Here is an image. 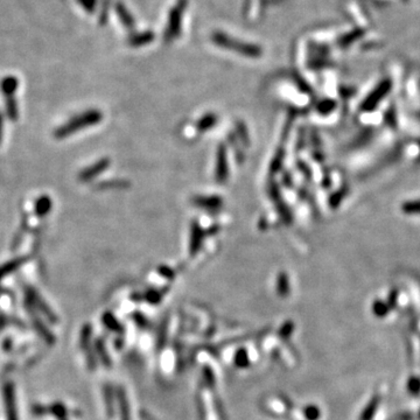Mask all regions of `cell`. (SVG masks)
I'll return each mask as SVG.
<instances>
[{
  "instance_id": "1",
  "label": "cell",
  "mask_w": 420,
  "mask_h": 420,
  "mask_svg": "<svg viewBox=\"0 0 420 420\" xmlns=\"http://www.w3.org/2000/svg\"><path fill=\"white\" fill-rule=\"evenodd\" d=\"M102 119V115L97 110H89V111L78 115L74 118H71L68 123L63 124L59 129L55 130L54 136L58 139L69 137L71 134L78 132V131L84 129V127L95 125Z\"/></svg>"
},
{
  "instance_id": "2",
  "label": "cell",
  "mask_w": 420,
  "mask_h": 420,
  "mask_svg": "<svg viewBox=\"0 0 420 420\" xmlns=\"http://www.w3.org/2000/svg\"><path fill=\"white\" fill-rule=\"evenodd\" d=\"M390 88H391V83L389 81L380 82V83L378 84V87L375 89V91L371 92V95L365 99L364 104H363V109L371 110L373 108H376L380 99H383L384 97H385L386 94L390 90Z\"/></svg>"
},
{
  "instance_id": "3",
  "label": "cell",
  "mask_w": 420,
  "mask_h": 420,
  "mask_svg": "<svg viewBox=\"0 0 420 420\" xmlns=\"http://www.w3.org/2000/svg\"><path fill=\"white\" fill-rule=\"evenodd\" d=\"M106 166H108V161H106V160H101V161L95 163L94 166L89 167V168L83 170V172L80 174V180L85 181V182H87V181H90L92 177L96 176L101 172H103Z\"/></svg>"
},
{
  "instance_id": "4",
  "label": "cell",
  "mask_w": 420,
  "mask_h": 420,
  "mask_svg": "<svg viewBox=\"0 0 420 420\" xmlns=\"http://www.w3.org/2000/svg\"><path fill=\"white\" fill-rule=\"evenodd\" d=\"M25 261H26V258H16L13 259V261H10L5 263V264H3L0 266V280L7 275H11V273L16 271L17 269H19L20 266L24 264Z\"/></svg>"
},
{
  "instance_id": "5",
  "label": "cell",
  "mask_w": 420,
  "mask_h": 420,
  "mask_svg": "<svg viewBox=\"0 0 420 420\" xmlns=\"http://www.w3.org/2000/svg\"><path fill=\"white\" fill-rule=\"evenodd\" d=\"M52 209V200L47 195H42L35 202V213L38 216H46Z\"/></svg>"
},
{
  "instance_id": "6",
  "label": "cell",
  "mask_w": 420,
  "mask_h": 420,
  "mask_svg": "<svg viewBox=\"0 0 420 420\" xmlns=\"http://www.w3.org/2000/svg\"><path fill=\"white\" fill-rule=\"evenodd\" d=\"M19 82L14 76H7L4 78L0 83V88L5 96H13L14 92L17 91Z\"/></svg>"
},
{
  "instance_id": "7",
  "label": "cell",
  "mask_w": 420,
  "mask_h": 420,
  "mask_svg": "<svg viewBox=\"0 0 420 420\" xmlns=\"http://www.w3.org/2000/svg\"><path fill=\"white\" fill-rule=\"evenodd\" d=\"M378 405H379L378 396L372 397L371 400L369 401V404L366 405V406L364 407V410H363L361 417H359V420H371L373 418V415L376 414Z\"/></svg>"
},
{
  "instance_id": "8",
  "label": "cell",
  "mask_w": 420,
  "mask_h": 420,
  "mask_svg": "<svg viewBox=\"0 0 420 420\" xmlns=\"http://www.w3.org/2000/svg\"><path fill=\"white\" fill-rule=\"evenodd\" d=\"M234 363L240 369H245L250 366V358H249L248 350L244 349V348L238 349L234 356Z\"/></svg>"
},
{
  "instance_id": "9",
  "label": "cell",
  "mask_w": 420,
  "mask_h": 420,
  "mask_svg": "<svg viewBox=\"0 0 420 420\" xmlns=\"http://www.w3.org/2000/svg\"><path fill=\"white\" fill-rule=\"evenodd\" d=\"M118 401H119L120 417H122V420H130L129 403H127L125 392H124L123 389L118 390Z\"/></svg>"
},
{
  "instance_id": "10",
  "label": "cell",
  "mask_w": 420,
  "mask_h": 420,
  "mask_svg": "<svg viewBox=\"0 0 420 420\" xmlns=\"http://www.w3.org/2000/svg\"><path fill=\"white\" fill-rule=\"evenodd\" d=\"M6 97V111L7 115L12 120H17L19 112H18V104L13 96H5Z\"/></svg>"
},
{
  "instance_id": "11",
  "label": "cell",
  "mask_w": 420,
  "mask_h": 420,
  "mask_svg": "<svg viewBox=\"0 0 420 420\" xmlns=\"http://www.w3.org/2000/svg\"><path fill=\"white\" fill-rule=\"evenodd\" d=\"M302 413H304L306 420H319L320 417H321V410L314 404L307 405L304 408V411H302Z\"/></svg>"
},
{
  "instance_id": "12",
  "label": "cell",
  "mask_w": 420,
  "mask_h": 420,
  "mask_svg": "<svg viewBox=\"0 0 420 420\" xmlns=\"http://www.w3.org/2000/svg\"><path fill=\"white\" fill-rule=\"evenodd\" d=\"M203 378H204L205 384H207L209 387L215 386V382H216L215 373L213 372L212 368H210V366H208V365H205L203 368Z\"/></svg>"
},
{
  "instance_id": "13",
  "label": "cell",
  "mask_w": 420,
  "mask_h": 420,
  "mask_svg": "<svg viewBox=\"0 0 420 420\" xmlns=\"http://www.w3.org/2000/svg\"><path fill=\"white\" fill-rule=\"evenodd\" d=\"M293 323L287 322L286 325H284L279 330V337H281L283 340L288 339V337L292 335V333H293Z\"/></svg>"
},
{
  "instance_id": "14",
  "label": "cell",
  "mask_w": 420,
  "mask_h": 420,
  "mask_svg": "<svg viewBox=\"0 0 420 420\" xmlns=\"http://www.w3.org/2000/svg\"><path fill=\"white\" fill-rule=\"evenodd\" d=\"M407 387L411 393L418 394L420 392V379L417 378V377H412V378L408 379Z\"/></svg>"
},
{
  "instance_id": "15",
  "label": "cell",
  "mask_w": 420,
  "mask_h": 420,
  "mask_svg": "<svg viewBox=\"0 0 420 420\" xmlns=\"http://www.w3.org/2000/svg\"><path fill=\"white\" fill-rule=\"evenodd\" d=\"M117 12H118L120 18H122V19H123L124 24H125V25H130L131 23H132V20L129 19V13L126 12V10L124 9L123 6H120V5L117 6Z\"/></svg>"
},
{
  "instance_id": "16",
  "label": "cell",
  "mask_w": 420,
  "mask_h": 420,
  "mask_svg": "<svg viewBox=\"0 0 420 420\" xmlns=\"http://www.w3.org/2000/svg\"><path fill=\"white\" fill-rule=\"evenodd\" d=\"M82 6L84 7L88 12H94L96 6V0H78Z\"/></svg>"
},
{
  "instance_id": "17",
  "label": "cell",
  "mask_w": 420,
  "mask_h": 420,
  "mask_svg": "<svg viewBox=\"0 0 420 420\" xmlns=\"http://www.w3.org/2000/svg\"><path fill=\"white\" fill-rule=\"evenodd\" d=\"M405 212H408V213H413V212H420V202H410L407 205H405L404 207Z\"/></svg>"
},
{
  "instance_id": "18",
  "label": "cell",
  "mask_w": 420,
  "mask_h": 420,
  "mask_svg": "<svg viewBox=\"0 0 420 420\" xmlns=\"http://www.w3.org/2000/svg\"><path fill=\"white\" fill-rule=\"evenodd\" d=\"M2 129H3V116L0 115V139H2Z\"/></svg>"
}]
</instances>
